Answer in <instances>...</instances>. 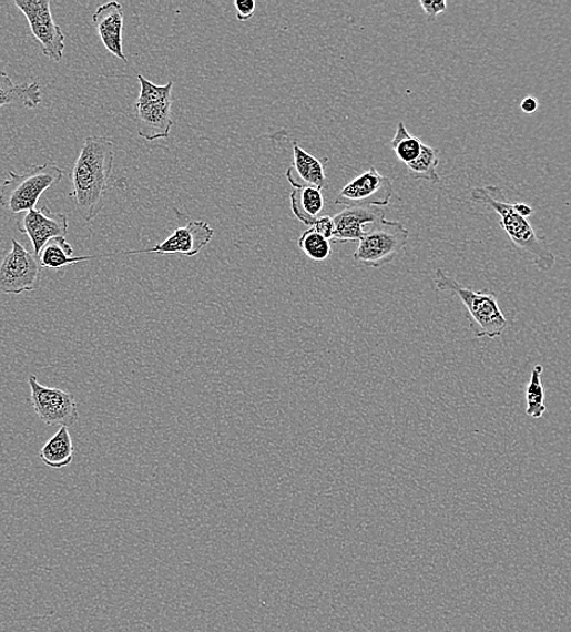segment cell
<instances>
[{"mask_svg":"<svg viewBox=\"0 0 571 632\" xmlns=\"http://www.w3.org/2000/svg\"><path fill=\"white\" fill-rule=\"evenodd\" d=\"M95 30L108 52L126 62L122 47L124 10L119 2L100 6L93 16Z\"/></svg>","mask_w":571,"mask_h":632,"instance_id":"4fadbf2b","label":"cell"},{"mask_svg":"<svg viewBox=\"0 0 571 632\" xmlns=\"http://www.w3.org/2000/svg\"><path fill=\"white\" fill-rule=\"evenodd\" d=\"M63 173L65 171L54 163H44L22 173L10 171L8 180L0 185V205L14 214L35 210L47 190L61 183Z\"/></svg>","mask_w":571,"mask_h":632,"instance_id":"277c9868","label":"cell"},{"mask_svg":"<svg viewBox=\"0 0 571 632\" xmlns=\"http://www.w3.org/2000/svg\"><path fill=\"white\" fill-rule=\"evenodd\" d=\"M42 103V86L38 82L17 84L0 71V108L22 105L35 109Z\"/></svg>","mask_w":571,"mask_h":632,"instance_id":"2e32d148","label":"cell"},{"mask_svg":"<svg viewBox=\"0 0 571 632\" xmlns=\"http://www.w3.org/2000/svg\"><path fill=\"white\" fill-rule=\"evenodd\" d=\"M41 272L40 259L12 238L11 249L0 263V293L4 295L31 293L40 284Z\"/></svg>","mask_w":571,"mask_h":632,"instance_id":"52a82bcc","label":"cell"},{"mask_svg":"<svg viewBox=\"0 0 571 632\" xmlns=\"http://www.w3.org/2000/svg\"><path fill=\"white\" fill-rule=\"evenodd\" d=\"M354 261L367 268H380L395 261L408 245L410 233L400 222L380 220L369 225Z\"/></svg>","mask_w":571,"mask_h":632,"instance_id":"8992f818","label":"cell"},{"mask_svg":"<svg viewBox=\"0 0 571 632\" xmlns=\"http://www.w3.org/2000/svg\"><path fill=\"white\" fill-rule=\"evenodd\" d=\"M409 174L415 181H427L430 183H440V176L437 172L439 159L437 151L426 144L422 145L421 154L409 164Z\"/></svg>","mask_w":571,"mask_h":632,"instance_id":"ffe728a7","label":"cell"},{"mask_svg":"<svg viewBox=\"0 0 571 632\" xmlns=\"http://www.w3.org/2000/svg\"><path fill=\"white\" fill-rule=\"evenodd\" d=\"M469 200L498 214L500 225L512 245L520 255L534 264L538 271L548 273L554 268L555 256L548 239L540 236L528 220L519 216L512 202L503 196L499 185L477 186L469 195Z\"/></svg>","mask_w":571,"mask_h":632,"instance_id":"7a4b0ae2","label":"cell"},{"mask_svg":"<svg viewBox=\"0 0 571 632\" xmlns=\"http://www.w3.org/2000/svg\"><path fill=\"white\" fill-rule=\"evenodd\" d=\"M17 8L27 18L30 30L42 47V53L59 62L65 52L67 37L55 22L48 0H17Z\"/></svg>","mask_w":571,"mask_h":632,"instance_id":"9c48e42d","label":"cell"},{"mask_svg":"<svg viewBox=\"0 0 571 632\" xmlns=\"http://www.w3.org/2000/svg\"><path fill=\"white\" fill-rule=\"evenodd\" d=\"M286 179L294 187L314 186L323 190L326 186L324 164L294 144V163L286 171Z\"/></svg>","mask_w":571,"mask_h":632,"instance_id":"9a60e30c","label":"cell"},{"mask_svg":"<svg viewBox=\"0 0 571 632\" xmlns=\"http://www.w3.org/2000/svg\"><path fill=\"white\" fill-rule=\"evenodd\" d=\"M333 218L336 226L335 243H360L365 235L364 226L384 220L385 213L378 207H346Z\"/></svg>","mask_w":571,"mask_h":632,"instance_id":"5bb4252c","label":"cell"},{"mask_svg":"<svg viewBox=\"0 0 571 632\" xmlns=\"http://www.w3.org/2000/svg\"><path fill=\"white\" fill-rule=\"evenodd\" d=\"M74 447L68 427H60L40 450V459L49 469L60 470L72 463Z\"/></svg>","mask_w":571,"mask_h":632,"instance_id":"ac0fdd59","label":"cell"},{"mask_svg":"<svg viewBox=\"0 0 571 632\" xmlns=\"http://www.w3.org/2000/svg\"><path fill=\"white\" fill-rule=\"evenodd\" d=\"M238 21H247L255 16L257 3L255 0H236L234 3Z\"/></svg>","mask_w":571,"mask_h":632,"instance_id":"484cf974","label":"cell"},{"mask_svg":"<svg viewBox=\"0 0 571 632\" xmlns=\"http://www.w3.org/2000/svg\"><path fill=\"white\" fill-rule=\"evenodd\" d=\"M298 246L304 255L314 262H325L333 253L332 243L322 235L316 234L312 227L300 235Z\"/></svg>","mask_w":571,"mask_h":632,"instance_id":"603a6c76","label":"cell"},{"mask_svg":"<svg viewBox=\"0 0 571 632\" xmlns=\"http://www.w3.org/2000/svg\"><path fill=\"white\" fill-rule=\"evenodd\" d=\"M422 145L421 139L410 134L404 122L398 123L390 146L402 163L409 164L415 161L421 154Z\"/></svg>","mask_w":571,"mask_h":632,"instance_id":"7402d4cb","label":"cell"},{"mask_svg":"<svg viewBox=\"0 0 571 632\" xmlns=\"http://www.w3.org/2000/svg\"><path fill=\"white\" fill-rule=\"evenodd\" d=\"M434 283L438 293L451 294L461 300L476 338H499L510 326L497 295L465 287L440 268L436 271Z\"/></svg>","mask_w":571,"mask_h":632,"instance_id":"3957f363","label":"cell"},{"mask_svg":"<svg viewBox=\"0 0 571 632\" xmlns=\"http://www.w3.org/2000/svg\"><path fill=\"white\" fill-rule=\"evenodd\" d=\"M420 6L429 22L436 21L438 16L448 10L447 0H421Z\"/></svg>","mask_w":571,"mask_h":632,"instance_id":"cb8c5ba5","label":"cell"},{"mask_svg":"<svg viewBox=\"0 0 571 632\" xmlns=\"http://www.w3.org/2000/svg\"><path fill=\"white\" fill-rule=\"evenodd\" d=\"M513 208L519 214V216H522L526 220L531 217L532 213H534V210H532V207L528 204H523V202H517V204H513Z\"/></svg>","mask_w":571,"mask_h":632,"instance_id":"83f0119b","label":"cell"},{"mask_svg":"<svg viewBox=\"0 0 571 632\" xmlns=\"http://www.w3.org/2000/svg\"><path fill=\"white\" fill-rule=\"evenodd\" d=\"M214 236L208 223L192 221L184 226L176 227L173 234L163 243L147 249L123 252L124 255H141V253H157L163 256L181 255L195 257L205 248Z\"/></svg>","mask_w":571,"mask_h":632,"instance_id":"8fae6325","label":"cell"},{"mask_svg":"<svg viewBox=\"0 0 571 632\" xmlns=\"http://www.w3.org/2000/svg\"><path fill=\"white\" fill-rule=\"evenodd\" d=\"M19 232L27 234L32 243L34 256H40L50 239L67 237L69 218L65 213H54L47 206L27 213L19 223Z\"/></svg>","mask_w":571,"mask_h":632,"instance_id":"7c38bea8","label":"cell"},{"mask_svg":"<svg viewBox=\"0 0 571 632\" xmlns=\"http://www.w3.org/2000/svg\"><path fill=\"white\" fill-rule=\"evenodd\" d=\"M141 94L134 105L136 133L147 142L167 139L174 121L172 119V91L174 82L157 85L137 74Z\"/></svg>","mask_w":571,"mask_h":632,"instance_id":"5b68a950","label":"cell"},{"mask_svg":"<svg viewBox=\"0 0 571 632\" xmlns=\"http://www.w3.org/2000/svg\"><path fill=\"white\" fill-rule=\"evenodd\" d=\"M101 257L104 256L74 257L73 248L67 242V237H57L50 239V242L43 247L38 259H40V264L43 269L60 271L69 267V265Z\"/></svg>","mask_w":571,"mask_h":632,"instance_id":"d6986e66","label":"cell"},{"mask_svg":"<svg viewBox=\"0 0 571 632\" xmlns=\"http://www.w3.org/2000/svg\"><path fill=\"white\" fill-rule=\"evenodd\" d=\"M391 197V181L371 167L343 187L335 202L345 207H380L388 206Z\"/></svg>","mask_w":571,"mask_h":632,"instance_id":"30bf717a","label":"cell"},{"mask_svg":"<svg viewBox=\"0 0 571 632\" xmlns=\"http://www.w3.org/2000/svg\"><path fill=\"white\" fill-rule=\"evenodd\" d=\"M538 109L539 101L536 96L532 95L526 96L522 100V103H520V110H522L524 113H528V115H531V113H534Z\"/></svg>","mask_w":571,"mask_h":632,"instance_id":"4316f807","label":"cell"},{"mask_svg":"<svg viewBox=\"0 0 571 632\" xmlns=\"http://www.w3.org/2000/svg\"><path fill=\"white\" fill-rule=\"evenodd\" d=\"M30 402L38 417L48 426L71 427L80 420L79 404L69 391L47 387L37 376H29Z\"/></svg>","mask_w":571,"mask_h":632,"instance_id":"ba28073f","label":"cell"},{"mask_svg":"<svg viewBox=\"0 0 571 632\" xmlns=\"http://www.w3.org/2000/svg\"><path fill=\"white\" fill-rule=\"evenodd\" d=\"M323 190L314 186L295 187L290 193V208L296 218L306 225L314 223L322 217L325 208Z\"/></svg>","mask_w":571,"mask_h":632,"instance_id":"e0dca14e","label":"cell"},{"mask_svg":"<svg viewBox=\"0 0 571 632\" xmlns=\"http://www.w3.org/2000/svg\"><path fill=\"white\" fill-rule=\"evenodd\" d=\"M114 145L105 136H88L71 171L75 208L86 223L93 222L105 206L113 170Z\"/></svg>","mask_w":571,"mask_h":632,"instance_id":"6da1fadb","label":"cell"},{"mask_svg":"<svg viewBox=\"0 0 571 632\" xmlns=\"http://www.w3.org/2000/svg\"><path fill=\"white\" fill-rule=\"evenodd\" d=\"M312 230L329 242V239H334L336 231L334 218L328 216L320 217L312 225Z\"/></svg>","mask_w":571,"mask_h":632,"instance_id":"d4e9b609","label":"cell"},{"mask_svg":"<svg viewBox=\"0 0 571 632\" xmlns=\"http://www.w3.org/2000/svg\"><path fill=\"white\" fill-rule=\"evenodd\" d=\"M543 374V366L536 365L534 369L531 371V376L526 389V399H527V415L531 417V419H542L548 408H545L544 399V389L541 381V376Z\"/></svg>","mask_w":571,"mask_h":632,"instance_id":"44dd1931","label":"cell"}]
</instances>
